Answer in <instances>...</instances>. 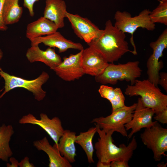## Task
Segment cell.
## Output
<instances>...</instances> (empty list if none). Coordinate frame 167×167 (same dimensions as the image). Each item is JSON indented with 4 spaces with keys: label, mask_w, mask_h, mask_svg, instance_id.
<instances>
[{
    "label": "cell",
    "mask_w": 167,
    "mask_h": 167,
    "mask_svg": "<svg viewBox=\"0 0 167 167\" xmlns=\"http://www.w3.org/2000/svg\"><path fill=\"white\" fill-rule=\"evenodd\" d=\"M126 37L125 33L113 25L109 19L106 21L101 34L87 44L99 51L108 63H113L126 53L132 52Z\"/></svg>",
    "instance_id": "cell-1"
},
{
    "label": "cell",
    "mask_w": 167,
    "mask_h": 167,
    "mask_svg": "<svg viewBox=\"0 0 167 167\" xmlns=\"http://www.w3.org/2000/svg\"><path fill=\"white\" fill-rule=\"evenodd\" d=\"M95 125L97 127V132L99 137L94 145L98 161L107 164L117 160L129 162L137 147L135 136L133 137L127 145L122 143L118 147L113 143L112 135L114 131L113 130L105 132L98 126Z\"/></svg>",
    "instance_id": "cell-2"
},
{
    "label": "cell",
    "mask_w": 167,
    "mask_h": 167,
    "mask_svg": "<svg viewBox=\"0 0 167 167\" xmlns=\"http://www.w3.org/2000/svg\"><path fill=\"white\" fill-rule=\"evenodd\" d=\"M125 93L129 96H140L143 105L153 109L155 113L167 108V95L148 79H137L134 84L127 86Z\"/></svg>",
    "instance_id": "cell-3"
},
{
    "label": "cell",
    "mask_w": 167,
    "mask_h": 167,
    "mask_svg": "<svg viewBox=\"0 0 167 167\" xmlns=\"http://www.w3.org/2000/svg\"><path fill=\"white\" fill-rule=\"evenodd\" d=\"M139 61H129L124 63L115 64L109 63L103 72L95 76V81L102 84H116L118 81L125 80L134 84L142 74Z\"/></svg>",
    "instance_id": "cell-4"
},
{
    "label": "cell",
    "mask_w": 167,
    "mask_h": 167,
    "mask_svg": "<svg viewBox=\"0 0 167 167\" xmlns=\"http://www.w3.org/2000/svg\"><path fill=\"white\" fill-rule=\"evenodd\" d=\"M151 11L145 9L139 14L132 17L126 11H118L114 15L115 23L114 26L123 32L131 34L130 42L133 47L131 53L134 55L137 54L136 47L134 42L133 34L139 28L152 31L155 29V24L151 20L149 15Z\"/></svg>",
    "instance_id": "cell-5"
},
{
    "label": "cell",
    "mask_w": 167,
    "mask_h": 167,
    "mask_svg": "<svg viewBox=\"0 0 167 167\" xmlns=\"http://www.w3.org/2000/svg\"><path fill=\"white\" fill-rule=\"evenodd\" d=\"M0 75L5 82L4 90L0 96V99L7 92L17 88H22L32 92L35 99L38 101L42 100L46 95V92L42 88V85L49 79V76L46 72L43 71L36 79L27 80L11 75L2 70L0 72Z\"/></svg>",
    "instance_id": "cell-6"
},
{
    "label": "cell",
    "mask_w": 167,
    "mask_h": 167,
    "mask_svg": "<svg viewBox=\"0 0 167 167\" xmlns=\"http://www.w3.org/2000/svg\"><path fill=\"white\" fill-rule=\"evenodd\" d=\"M136 105L137 103L130 106L125 105L112 111L111 114L108 116L93 119L91 122L97 125L105 132L113 130L128 137L124 125L131 120Z\"/></svg>",
    "instance_id": "cell-7"
},
{
    "label": "cell",
    "mask_w": 167,
    "mask_h": 167,
    "mask_svg": "<svg viewBox=\"0 0 167 167\" xmlns=\"http://www.w3.org/2000/svg\"><path fill=\"white\" fill-rule=\"evenodd\" d=\"M143 144L151 150L155 161H160L167 152V129L157 122L152 127L145 128L140 135Z\"/></svg>",
    "instance_id": "cell-8"
},
{
    "label": "cell",
    "mask_w": 167,
    "mask_h": 167,
    "mask_svg": "<svg viewBox=\"0 0 167 167\" xmlns=\"http://www.w3.org/2000/svg\"><path fill=\"white\" fill-rule=\"evenodd\" d=\"M150 46L153 50L152 54L148 59L146 66L148 79L158 87L159 71L163 66L159 59L163 55V52L167 47V29H165L158 39L151 42Z\"/></svg>",
    "instance_id": "cell-9"
},
{
    "label": "cell",
    "mask_w": 167,
    "mask_h": 167,
    "mask_svg": "<svg viewBox=\"0 0 167 167\" xmlns=\"http://www.w3.org/2000/svg\"><path fill=\"white\" fill-rule=\"evenodd\" d=\"M40 119H38L32 114L29 113L23 116L19 122L20 124H30L40 126L53 140L57 148L59 140L65 130L61 120L56 116L50 118L46 114L43 113H40Z\"/></svg>",
    "instance_id": "cell-10"
},
{
    "label": "cell",
    "mask_w": 167,
    "mask_h": 167,
    "mask_svg": "<svg viewBox=\"0 0 167 167\" xmlns=\"http://www.w3.org/2000/svg\"><path fill=\"white\" fill-rule=\"evenodd\" d=\"M83 51L64 57L61 63L53 69L56 74L66 81H74L81 78L85 74L82 65Z\"/></svg>",
    "instance_id": "cell-11"
},
{
    "label": "cell",
    "mask_w": 167,
    "mask_h": 167,
    "mask_svg": "<svg viewBox=\"0 0 167 167\" xmlns=\"http://www.w3.org/2000/svg\"><path fill=\"white\" fill-rule=\"evenodd\" d=\"M66 15L75 34L87 44L98 37L103 32V30L100 29L86 18L68 12Z\"/></svg>",
    "instance_id": "cell-12"
},
{
    "label": "cell",
    "mask_w": 167,
    "mask_h": 167,
    "mask_svg": "<svg viewBox=\"0 0 167 167\" xmlns=\"http://www.w3.org/2000/svg\"><path fill=\"white\" fill-rule=\"evenodd\" d=\"M154 114V110L145 107L143 105L140 97H139L131 120L124 125L127 131L131 129L128 135V138H131L134 134L143 128H148L152 126L157 122H153L152 120Z\"/></svg>",
    "instance_id": "cell-13"
},
{
    "label": "cell",
    "mask_w": 167,
    "mask_h": 167,
    "mask_svg": "<svg viewBox=\"0 0 167 167\" xmlns=\"http://www.w3.org/2000/svg\"><path fill=\"white\" fill-rule=\"evenodd\" d=\"M109 64L103 56L93 47L89 46L83 50L82 65L85 74L98 76L103 72Z\"/></svg>",
    "instance_id": "cell-14"
},
{
    "label": "cell",
    "mask_w": 167,
    "mask_h": 167,
    "mask_svg": "<svg viewBox=\"0 0 167 167\" xmlns=\"http://www.w3.org/2000/svg\"><path fill=\"white\" fill-rule=\"evenodd\" d=\"M30 41L31 46L39 45L43 43L49 47L57 48L59 53L64 52L71 49L80 51L84 49L81 44L66 39L57 31L49 35L34 38Z\"/></svg>",
    "instance_id": "cell-15"
},
{
    "label": "cell",
    "mask_w": 167,
    "mask_h": 167,
    "mask_svg": "<svg viewBox=\"0 0 167 167\" xmlns=\"http://www.w3.org/2000/svg\"><path fill=\"white\" fill-rule=\"evenodd\" d=\"M26 56L30 62H41L52 70L62 61L61 57L55 52L54 49L49 47L45 50H43L40 48L39 45L31 46L28 49Z\"/></svg>",
    "instance_id": "cell-16"
},
{
    "label": "cell",
    "mask_w": 167,
    "mask_h": 167,
    "mask_svg": "<svg viewBox=\"0 0 167 167\" xmlns=\"http://www.w3.org/2000/svg\"><path fill=\"white\" fill-rule=\"evenodd\" d=\"M34 147L39 151L44 152L49 158V167H72V165L65 157L62 156L56 146L49 143L47 138L44 137L33 142Z\"/></svg>",
    "instance_id": "cell-17"
},
{
    "label": "cell",
    "mask_w": 167,
    "mask_h": 167,
    "mask_svg": "<svg viewBox=\"0 0 167 167\" xmlns=\"http://www.w3.org/2000/svg\"><path fill=\"white\" fill-rule=\"evenodd\" d=\"M67 12L64 0H45L43 16L53 22L58 29L64 26Z\"/></svg>",
    "instance_id": "cell-18"
},
{
    "label": "cell",
    "mask_w": 167,
    "mask_h": 167,
    "mask_svg": "<svg viewBox=\"0 0 167 167\" xmlns=\"http://www.w3.org/2000/svg\"><path fill=\"white\" fill-rule=\"evenodd\" d=\"M58 29L53 22L42 16L27 25L26 37L30 40L37 37L51 34L57 31Z\"/></svg>",
    "instance_id": "cell-19"
},
{
    "label": "cell",
    "mask_w": 167,
    "mask_h": 167,
    "mask_svg": "<svg viewBox=\"0 0 167 167\" xmlns=\"http://www.w3.org/2000/svg\"><path fill=\"white\" fill-rule=\"evenodd\" d=\"M76 133L69 130H65L60 138L57 148L61 155L71 163L75 161L76 156L75 145Z\"/></svg>",
    "instance_id": "cell-20"
},
{
    "label": "cell",
    "mask_w": 167,
    "mask_h": 167,
    "mask_svg": "<svg viewBox=\"0 0 167 167\" xmlns=\"http://www.w3.org/2000/svg\"><path fill=\"white\" fill-rule=\"evenodd\" d=\"M101 96L109 100L112 105V111L125 105V97L121 89L102 84L98 90Z\"/></svg>",
    "instance_id": "cell-21"
},
{
    "label": "cell",
    "mask_w": 167,
    "mask_h": 167,
    "mask_svg": "<svg viewBox=\"0 0 167 167\" xmlns=\"http://www.w3.org/2000/svg\"><path fill=\"white\" fill-rule=\"evenodd\" d=\"M19 0H5L4 4L2 16L6 25L18 22L23 13V8L19 4Z\"/></svg>",
    "instance_id": "cell-22"
},
{
    "label": "cell",
    "mask_w": 167,
    "mask_h": 167,
    "mask_svg": "<svg viewBox=\"0 0 167 167\" xmlns=\"http://www.w3.org/2000/svg\"><path fill=\"white\" fill-rule=\"evenodd\" d=\"M14 131L11 125L3 124L0 126V160L7 162L13 155L9 143Z\"/></svg>",
    "instance_id": "cell-23"
},
{
    "label": "cell",
    "mask_w": 167,
    "mask_h": 167,
    "mask_svg": "<svg viewBox=\"0 0 167 167\" xmlns=\"http://www.w3.org/2000/svg\"><path fill=\"white\" fill-rule=\"evenodd\" d=\"M96 132L97 127L95 126L90 128L86 131L81 132L76 137L75 143L79 144L84 151L89 163H94L93 157L94 150L92 140Z\"/></svg>",
    "instance_id": "cell-24"
},
{
    "label": "cell",
    "mask_w": 167,
    "mask_h": 167,
    "mask_svg": "<svg viewBox=\"0 0 167 167\" xmlns=\"http://www.w3.org/2000/svg\"><path fill=\"white\" fill-rule=\"evenodd\" d=\"M154 23H159L167 25V0H161L158 6L149 15Z\"/></svg>",
    "instance_id": "cell-25"
},
{
    "label": "cell",
    "mask_w": 167,
    "mask_h": 167,
    "mask_svg": "<svg viewBox=\"0 0 167 167\" xmlns=\"http://www.w3.org/2000/svg\"><path fill=\"white\" fill-rule=\"evenodd\" d=\"M154 118L162 124H167V108L155 113Z\"/></svg>",
    "instance_id": "cell-26"
},
{
    "label": "cell",
    "mask_w": 167,
    "mask_h": 167,
    "mask_svg": "<svg viewBox=\"0 0 167 167\" xmlns=\"http://www.w3.org/2000/svg\"><path fill=\"white\" fill-rule=\"evenodd\" d=\"M39 0H23V6L28 10L30 15L33 17L35 14L33 7L34 3Z\"/></svg>",
    "instance_id": "cell-27"
},
{
    "label": "cell",
    "mask_w": 167,
    "mask_h": 167,
    "mask_svg": "<svg viewBox=\"0 0 167 167\" xmlns=\"http://www.w3.org/2000/svg\"><path fill=\"white\" fill-rule=\"evenodd\" d=\"M158 85H160L167 92V73L165 72L159 73V79Z\"/></svg>",
    "instance_id": "cell-28"
},
{
    "label": "cell",
    "mask_w": 167,
    "mask_h": 167,
    "mask_svg": "<svg viewBox=\"0 0 167 167\" xmlns=\"http://www.w3.org/2000/svg\"><path fill=\"white\" fill-rule=\"evenodd\" d=\"M5 0H0V31H4L8 29L7 26L6 25L3 21L2 12Z\"/></svg>",
    "instance_id": "cell-29"
},
{
    "label": "cell",
    "mask_w": 167,
    "mask_h": 167,
    "mask_svg": "<svg viewBox=\"0 0 167 167\" xmlns=\"http://www.w3.org/2000/svg\"><path fill=\"white\" fill-rule=\"evenodd\" d=\"M128 162L123 160H117L111 162V167H129Z\"/></svg>",
    "instance_id": "cell-30"
},
{
    "label": "cell",
    "mask_w": 167,
    "mask_h": 167,
    "mask_svg": "<svg viewBox=\"0 0 167 167\" xmlns=\"http://www.w3.org/2000/svg\"><path fill=\"white\" fill-rule=\"evenodd\" d=\"M19 167H34V165L29 162V158L28 156L25 157L19 163Z\"/></svg>",
    "instance_id": "cell-31"
},
{
    "label": "cell",
    "mask_w": 167,
    "mask_h": 167,
    "mask_svg": "<svg viewBox=\"0 0 167 167\" xmlns=\"http://www.w3.org/2000/svg\"><path fill=\"white\" fill-rule=\"evenodd\" d=\"M9 161L11 164L7 163L6 165L7 167H18L19 166V162L15 157H10Z\"/></svg>",
    "instance_id": "cell-32"
},
{
    "label": "cell",
    "mask_w": 167,
    "mask_h": 167,
    "mask_svg": "<svg viewBox=\"0 0 167 167\" xmlns=\"http://www.w3.org/2000/svg\"><path fill=\"white\" fill-rule=\"evenodd\" d=\"M97 167H110V164H107L98 161L96 164Z\"/></svg>",
    "instance_id": "cell-33"
},
{
    "label": "cell",
    "mask_w": 167,
    "mask_h": 167,
    "mask_svg": "<svg viewBox=\"0 0 167 167\" xmlns=\"http://www.w3.org/2000/svg\"><path fill=\"white\" fill-rule=\"evenodd\" d=\"M167 164V163H165L164 162H162L158 164L157 166L158 167H165Z\"/></svg>",
    "instance_id": "cell-34"
},
{
    "label": "cell",
    "mask_w": 167,
    "mask_h": 167,
    "mask_svg": "<svg viewBox=\"0 0 167 167\" xmlns=\"http://www.w3.org/2000/svg\"><path fill=\"white\" fill-rule=\"evenodd\" d=\"M3 53L2 49L0 48V62L3 57ZM2 69L0 67V72L2 71Z\"/></svg>",
    "instance_id": "cell-35"
}]
</instances>
